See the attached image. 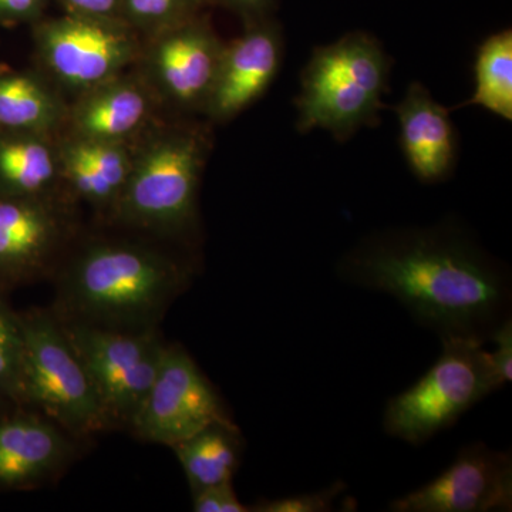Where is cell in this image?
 I'll return each instance as SVG.
<instances>
[{"mask_svg":"<svg viewBox=\"0 0 512 512\" xmlns=\"http://www.w3.org/2000/svg\"><path fill=\"white\" fill-rule=\"evenodd\" d=\"M393 512L512 510V457L478 443L461 448L451 466L412 493L396 498Z\"/></svg>","mask_w":512,"mask_h":512,"instance_id":"cell-9","label":"cell"},{"mask_svg":"<svg viewBox=\"0 0 512 512\" xmlns=\"http://www.w3.org/2000/svg\"><path fill=\"white\" fill-rule=\"evenodd\" d=\"M3 402H8V400L5 399V396H3L2 393H0V410H2V404Z\"/></svg>","mask_w":512,"mask_h":512,"instance_id":"cell-31","label":"cell"},{"mask_svg":"<svg viewBox=\"0 0 512 512\" xmlns=\"http://www.w3.org/2000/svg\"><path fill=\"white\" fill-rule=\"evenodd\" d=\"M390 59L375 37L355 32L318 47L302 73L298 130L322 128L339 141L379 120Z\"/></svg>","mask_w":512,"mask_h":512,"instance_id":"cell-3","label":"cell"},{"mask_svg":"<svg viewBox=\"0 0 512 512\" xmlns=\"http://www.w3.org/2000/svg\"><path fill=\"white\" fill-rule=\"evenodd\" d=\"M49 69L74 89L109 83L134 56L133 39L116 26L92 18L57 20L40 42Z\"/></svg>","mask_w":512,"mask_h":512,"instance_id":"cell-10","label":"cell"},{"mask_svg":"<svg viewBox=\"0 0 512 512\" xmlns=\"http://www.w3.org/2000/svg\"><path fill=\"white\" fill-rule=\"evenodd\" d=\"M346 485L335 483L316 493L288 495L276 500H261L251 508L256 512H325L332 510L333 501Z\"/></svg>","mask_w":512,"mask_h":512,"instance_id":"cell-24","label":"cell"},{"mask_svg":"<svg viewBox=\"0 0 512 512\" xmlns=\"http://www.w3.org/2000/svg\"><path fill=\"white\" fill-rule=\"evenodd\" d=\"M56 119V100L42 84L26 76L0 77V124L40 130Z\"/></svg>","mask_w":512,"mask_h":512,"instance_id":"cell-19","label":"cell"},{"mask_svg":"<svg viewBox=\"0 0 512 512\" xmlns=\"http://www.w3.org/2000/svg\"><path fill=\"white\" fill-rule=\"evenodd\" d=\"M22 355V319L0 298V393L8 402L16 404H22Z\"/></svg>","mask_w":512,"mask_h":512,"instance_id":"cell-21","label":"cell"},{"mask_svg":"<svg viewBox=\"0 0 512 512\" xmlns=\"http://www.w3.org/2000/svg\"><path fill=\"white\" fill-rule=\"evenodd\" d=\"M494 350H485L491 386L494 392L503 389L512 380V320L507 318L491 333Z\"/></svg>","mask_w":512,"mask_h":512,"instance_id":"cell-25","label":"cell"},{"mask_svg":"<svg viewBox=\"0 0 512 512\" xmlns=\"http://www.w3.org/2000/svg\"><path fill=\"white\" fill-rule=\"evenodd\" d=\"M443 352L413 386L392 397L383 414L389 436L419 446L450 429L494 393L483 340L444 338Z\"/></svg>","mask_w":512,"mask_h":512,"instance_id":"cell-5","label":"cell"},{"mask_svg":"<svg viewBox=\"0 0 512 512\" xmlns=\"http://www.w3.org/2000/svg\"><path fill=\"white\" fill-rule=\"evenodd\" d=\"M282 37L274 25L256 26L222 52L207 104L227 120L251 106L274 82L282 63Z\"/></svg>","mask_w":512,"mask_h":512,"instance_id":"cell-11","label":"cell"},{"mask_svg":"<svg viewBox=\"0 0 512 512\" xmlns=\"http://www.w3.org/2000/svg\"><path fill=\"white\" fill-rule=\"evenodd\" d=\"M187 279L184 269L151 249L94 245L64 272L59 305L63 320L70 322L121 330L154 328Z\"/></svg>","mask_w":512,"mask_h":512,"instance_id":"cell-2","label":"cell"},{"mask_svg":"<svg viewBox=\"0 0 512 512\" xmlns=\"http://www.w3.org/2000/svg\"><path fill=\"white\" fill-rule=\"evenodd\" d=\"M394 111L400 123L403 153L413 174L423 183L447 178L457 156L450 110L437 103L426 87L413 83Z\"/></svg>","mask_w":512,"mask_h":512,"instance_id":"cell-13","label":"cell"},{"mask_svg":"<svg viewBox=\"0 0 512 512\" xmlns=\"http://www.w3.org/2000/svg\"><path fill=\"white\" fill-rule=\"evenodd\" d=\"M171 448L195 494L231 483L241 461L242 440L231 420L217 421Z\"/></svg>","mask_w":512,"mask_h":512,"instance_id":"cell-16","label":"cell"},{"mask_svg":"<svg viewBox=\"0 0 512 512\" xmlns=\"http://www.w3.org/2000/svg\"><path fill=\"white\" fill-rule=\"evenodd\" d=\"M77 12L89 16H104L116 8L117 0H66Z\"/></svg>","mask_w":512,"mask_h":512,"instance_id":"cell-28","label":"cell"},{"mask_svg":"<svg viewBox=\"0 0 512 512\" xmlns=\"http://www.w3.org/2000/svg\"><path fill=\"white\" fill-rule=\"evenodd\" d=\"M339 274L350 284L392 296L440 339L487 342L510 318L507 269L450 225L372 235L342 259Z\"/></svg>","mask_w":512,"mask_h":512,"instance_id":"cell-1","label":"cell"},{"mask_svg":"<svg viewBox=\"0 0 512 512\" xmlns=\"http://www.w3.org/2000/svg\"><path fill=\"white\" fill-rule=\"evenodd\" d=\"M224 52L217 37L200 26L165 36L154 53V70L165 93L183 104H207Z\"/></svg>","mask_w":512,"mask_h":512,"instance_id":"cell-15","label":"cell"},{"mask_svg":"<svg viewBox=\"0 0 512 512\" xmlns=\"http://www.w3.org/2000/svg\"><path fill=\"white\" fill-rule=\"evenodd\" d=\"M63 231L59 212L36 195L0 198V285L20 284L43 271Z\"/></svg>","mask_w":512,"mask_h":512,"instance_id":"cell-12","label":"cell"},{"mask_svg":"<svg viewBox=\"0 0 512 512\" xmlns=\"http://www.w3.org/2000/svg\"><path fill=\"white\" fill-rule=\"evenodd\" d=\"M74 153L92 165L110 184L117 194L120 195L124 185L127 183L128 175H130L131 167L126 151L113 141L86 140L83 138L79 143L72 144Z\"/></svg>","mask_w":512,"mask_h":512,"instance_id":"cell-22","label":"cell"},{"mask_svg":"<svg viewBox=\"0 0 512 512\" xmlns=\"http://www.w3.org/2000/svg\"><path fill=\"white\" fill-rule=\"evenodd\" d=\"M231 2L237 3V0H231Z\"/></svg>","mask_w":512,"mask_h":512,"instance_id":"cell-32","label":"cell"},{"mask_svg":"<svg viewBox=\"0 0 512 512\" xmlns=\"http://www.w3.org/2000/svg\"><path fill=\"white\" fill-rule=\"evenodd\" d=\"M69 440L59 426L32 414L0 419V488L37 483L70 456Z\"/></svg>","mask_w":512,"mask_h":512,"instance_id":"cell-14","label":"cell"},{"mask_svg":"<svg viewBox=\"0 0 512 512\" xmlns=\"http://www.w3.org/2000/svg\"><path fill=\"white\" fill-rule=\"evenodd\" d=\"M238 5L252 10H264L268 8L271 0H237Z\"/></svg>","mask_w":512,"mask_h":512,"instance_id":"cell-30","label":"cell"},{"mask_svg":"<svg viewBox=\"0 0 512 512\" xmlns=\"http://www.w3.org/2000/svg\"><path fill=\"white\" fill-rule=\"evenodd\" d=\"M20 319L22 404H32L46 419L72 433H92L106 426L109 419L96 387L60 320L43 311L20 315Z\"/></svg>","mask_w":512,"mask_h":512,"instance_id":"cell-4","label":"cell"},{"mask_svg":"<svg viewBox=\"0 0 512 512\" xmlns=\"http://www.w3.org/2000/svg\"><path fill=\"white\" fill-rule=\"evenodd\" d=\"M37 0H0V8L8 10V12L23 15L35 8Z\"/></svg>","mask_w":512,"mask_h":512,"instance_id":"cell-29","label":"cell"},{"mask_svg":"<svg viewBox=\"0 0 512 512\" xmlns=\"http://www.w3.org/2000/svg\"><path fill=\"white\" fill-rule=\"evenodd\" d=\"M146 114V96L136 86L103 84L80 104L74 120L86 140L117 143L136 131Z\"/></svg>","mask_w":512,"mask_h":512,"instance_id":"cell-17","label":"cell"},{"mask_svg":"<svg viewBox=\"0 0 512 512\" xmlns=\"http://www.w3.org/2000/svg\"><path fill=\"white\" fill-rule=\"evenodd\" d=\"M56 174L52 151L39 141H15L0 147V178L12 195H37Z\"/></svg>","mask_w":512,"mask_h":512,"instance_id":"cell-20","label":"cell"},{"mask_svg":"<svg viewBox=\"0 0 512 512\" xmlns=\"http://www.w3.org/2000/svg\"><path fill=\"white\" fill-rule=\"evenodd\" d=\"M194 511L197 512H245L247 505L238 500L231 483L214 485L192 494Z\"/></svg>","mask_w":512,"mask_h":512,"instance_id":"cell-26","label":"cell"},{"mask_svg":"<svg viewBox=\"0 0 512 512\" xmlns=\"http://www.w3.org/2000/svg\"><path fill=\"white\" fill-rule=\"evenodd\" d=\"M204 154L195 134H177L148 148L117 198L121 217L147 228L185 227L194 217Z\"/></svg>","mask_w":512,"mask_h":512,"instance_id":"cell-7","label":"cell"},{"mask_svg":"<svg viewBox=\"0 0 512 512\" xmlns=\"http://www.w3.org/2000/svg\"><path fill=\"white\" fill-rule=\"evenodd\" d=\"M210 380L180 346H165L153 386L130 426L140 439L173 447L217 421H228Z\"/></svg>","mask_w":512,"mask_h":512,"instance_id":"cell-8","label":"cell"},{"mask_svg":"<svg viewBox=\"0 0 512 512\" xmlns=\"http://www.w3.org/2000/svg\"><path fill=\"white\" fill-rule=\"evenodd\" d=\"M480 106L512 120V32L505 29L480 46L476 62V92L458 107Z\"/></svg>","mask_w":512,"mask_h":512,"instance_id":"cell-18","label":"cell"},{"mask_svg":"<svg viewBox=\"0 0 512 512\" xmlns=\"http://www.w3.org/2000/svg\"><path fill=\"white\" fill-rule=\"evenodd\" d=\"M63 170L70 185L86 200L94 204H110L116 202L119 194L110 187V184L92 167L87 164L79 154L74 153L72 147H67L63 154Z\"/></svg>","mask_w":512,"mask_h":512,"instance_id":"cell-23","label":"cell"},{"mask_svg":"<svg viewBox=\"0 0 512 512\" xmlns=\"http://www.w3.org/2000/svg\"><path fill=\"white\" fill-rule=\"evenodd\" d=\"M183 0H127L131 15L143 22H157L170 18Z\"/></svg>","mask_w":512,"mask_h":512,"instance_id":"cell-27","label":"cell"},{"mask_svg":"<svg viewBox=\"0 0 512 512\" xmlns=\"http://www.w3.org/2000/svg\"><path fill=\"white\" fill-rule=\"evenodd\" d=\"M60 323L96 387L107 419L131 424L163 360L165 345L157 330Z\"/></svg>","mask_w":512,"mask_h":512,"instance_id":"cell-6","label":"cell"}]
</instances>
